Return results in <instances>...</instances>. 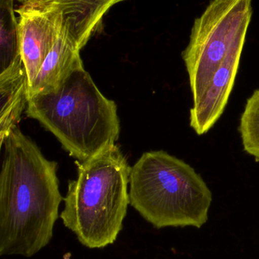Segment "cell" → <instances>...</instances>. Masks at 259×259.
<instances>
[{
  "label": "cell",
  "mask_w": 259,
  "mask_h": 259,
  "mask_svg": "<svg viewBox=\"0 0 259 259\" xmlns=\"http://www.w3.org/2000/svg\"><path fill=\"white\" fill-rule=\"evenodd\" d=\"M1 145L0 255L30 258L53 237L62 200L57 164L18 126Z\"/></svg>",
  "instance_id": "6da1fadb"
},
{
  "label": "cell",
  "mask_w": 259,
  "mask_h": 259,
  "mask_svg": "<svg viewBox=\"0 0 259 259\" xmlns=\"http://www.w3.org/2000/svg\"><path fill=\"white\" fill-rule=\"evenodd\" d=\"M26 114L81 162L114 146L120 136L117 104L101 94L83 65L53 91L30 97Z\"/></svg>",
  "instance_id": "7a4b0ae2"
},
{
  "label": "cell",
  "mask_w": 259,
  "mask_h": 259,
  "mask_svg": "<svg viewBox=\"0 0 259 259\" xmlns=\"http://www.w3.org/2000/svg\"><path fill=\"white\" fill-rule=\"evenodd\" d=\"M76 164L77 178L68 183L60 217L83 246L101 249L123 229L132 167L117 144Z\"/></svg>",
  "instance_id": "3957f363"
},
{
  "label": "cell",
  "mask_w": 259,
  "mask_h": 259,
  "mask_svg": "<svg viewBox=\"0 0 259 259\" xmlns=\"http://www.w3.org/2000/svg\"><path fill=\"white\" fill-rule=\"evenodd\" d=\"M130 205L157 228L206 224L212 193L190 164L165 151L144 152L131 169Z\"/></svg>",
  "instance_id": "277c9868"
},
{
  "label": "cell",
  "mask_w": 259,
  "mask_h": 259,
  "mask_svg": "<svg viewBox=\"0 0 259 259\" xmlns=\"http://www.w3.org/2000/svg\"><path fill=\"white\" fill-rule=\"evenodd\" d=\"M252 0H211L195 19L182 58L190 79L193 106L198 104L234 42L247 34Z\"/></svg>",
  "instance_id": "5b68a950"
},
{
  "label": "cell",
  "mask_w": 259,
  "mask_h": 259,
  "mask_svg": "<svg viewBox=\"0 0 259 259\" xmlns=\"http://www.w3.org/2000/svg\"><path fill=\"white\" fill-rule=\"evenodd\" d=\"M21 56L31 86L49 53L59 39L64 25L63 14L57 3L27 0L15 9Z\"/></svg>",
  "instance_id": "8992f818"
},
{
  "label": "cell",
  "mask_w": 259,
  "mask_h": 259,
  "mask_svg": "<svg viewBox=\"0 0 259 259\" xmlns=\"http://www.w3.org/2000/svg\"><path fill=\"white\" fill-rule=\"evenodd\" d=\"M246 38L243 35L234 42L203 97L190 109V127L199 136L207 134L224 113L235 83Z\"/></svg>",
  "instance_id": "52a82bcc"
},
{
  "label": "cell",
  "mask_w": 259,
  "mask_h": 259,
  "mask_svg": "<svg viewBox=\"0 0 259 259\" xmlns=\"http://www.w3.org/2000/svg\"><path fill=\"white\" fill-rule=\"evenodd\" d=\"M80 51L81 49L70 33L68 26L64 23L59 39L29 88V98L36 94L53 91L71 71L82 66L83 62Z\"/></svg>",
  "instance_id": "ba28073f"
},
{
  "label": "cell",
  "mask_w": 259,
  "mask_h": 259,
  "mask_svg": "<svg viewBox=\"0 0 259 259\" xmlns=\"http://www.w3.org/2000/svg\"><path fill=\"white\" fill-rule=\"evenodd\" d=\"M27 0H21L20 3ZM54 2L62 10L64 23L82 50L101 25L106 12L126 0H47Z\"/></svg>",
  "instance_id": "9c48e42d"
},
{
  "label": "cell",
  "mask_w": 259,
  "mask_h": 259,
  "mask_svg": "<svg viewBox=\"0 0 259 259\" xmlns=\"http://www.w3.org/2000/svg\"><path fill=\"white\" fill-rule=\"evenodd\" d=\"M28 99L29 80L24 65L0 74V143L18 126Z\"/></svg>",
  "instance_id": "30bf717a"
},
{
  "label": "cell",
  "mask_w": 259,
  "mask_h": 259,
  "mask_svg": "<svg viewBox=\"0 0 259 259\" xmlns=\"http://www.w3.org/2000/svg\"><path fill=\"white\" fill-rule=\"evenodd\" d=\"M14 1L0 0V74L24 65Z\"/></svg>",
  "instance_id": "8fae6325"
},
{
  "label": "cell",
  "mask_w": 259,
  "mask_h": 259,
  "mask_svg": "<svg viewBox=\"0 0 259 259\" xmlns=\"http://www.w3.org/2000/svg\"><path fill=\"white\" fill-rule=\"evenodd\" d=\"M239 131L245 152L259 161V89L247 99Z\"/></svg>",
  "instance_id": "7c38bea8"
},
{
  "label": "cell",
  "mask_w": 259,
  "mask_h": 259,
  "mask_svg": "<svg viewBox=\"0 0 259 259\" xmlns=\"http://www.w3.org/2000/svg\"><path fill=\"white\" fill-rule=\"evenodd\" d=\"M15 1H18V2H19V3H20V2H21V0H15Z\"/></svg>",
  "instance_id": "4fadbf2b"
}]
</instances>
